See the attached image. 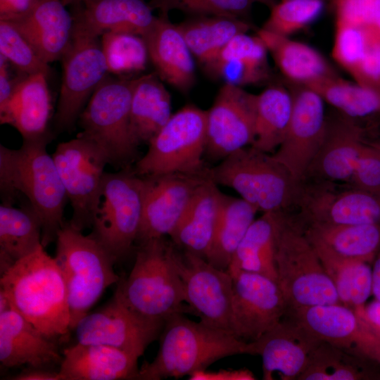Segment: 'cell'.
Instances as JSON below:
<instances>
[{"label":"cell","mask_w":380,"mask_h":380,"mask_svg":"<svg viewBox=\"0 0 380 380\" xmlns=\"http://www.w3.org/2000/svg\"><path fill=\"white\" fill-rule=\"evenodd\" d=\"M51 133L23 140L19 149L0 146V189L2 203L24 196L42 224V245L55 241L64 224L68 200L52 156L46 151Z\"/></svg>","instance_id":"6da1fadb"},{"label":"cell","mask_w":380,"mask_h":380,"mask_svg":"<svg viewBox=\"0 0 380 380\" xmlns=\"http://www.w3.org/2000/svg\"><path fill=\"white\" fill-rule=\"evenodd\" d=\"M41 245L1 274L0 291L39 331L54 341L70 331L67 289L54 258Z\"/></svg>","instance_id":"7a4b0ae2"},{"label":"cell","mask_w":380,"mask_h":380,"mask_svg":"<svg viewBox=\"0 0 380 380\" xmlns=\"http://www.w3.org/2000/svg\"><path fill=\"white\" fill-rule=\"evenodd\" d=\"M241 354H250L249 342L176 313L165 319L158 353L139 368L137 379L190 376L222 358Z\"/></svg>","instance_id":"3957f363"},{"label":"cell","mask_w":380,"mask_h":380,"mask_svg":"<svg viewBox=\"0 0 380 380\" xmlns=\"http://www.w3.org/2000/svg\"><path fill=\"white\" fill-rule=\"evenodd\" d=\"M134 266L115 296L137 314L165 322L176 313L191 312L175 267L174 243L165 237L139 243Z\"/></svg>","instance_id":"277c9868"},{"label":"cell","mask_w":380,"mask_h":380,"mask_svg":"<svg viewBox=\"0 0 380 380\" xmlns=\"http://www.w3.org/2000/svg\"><path fill=\"white\" fill-rule=\"evenodd\" d=\"M64 222L56 238L54 257L67 289L70 330L88 314L110 286L119 282L114 258L91 234Z\"/></svg>","instance_id":"5b68a950"},{"label":"cell","mask_w":380,"mask_h":380,"mask_svg":"<svg viewBox=\"0 0 380 380\" xmlns=\"http://www.w3.org/2000/svg\"><path fill=\"white\" fill-rule=\"evenodd\" d=\"M275 260L277 283L286 300L287 312L341 303L303 224L286 211L281 213Z\"/></svg>","instance_id":"8992f818"},{"label":"cell","mask_w":380,"mask_h":380,"mask_svg":"<svg viewBox=\"0 0 380 380\" xmlns=\"http://www.w3.org/2000/svg\"><path fill=\"white\" fill-rule=\"evenodd\" d=\"M209 177L217 185L233 189L262 213L296 206L300 184L272 155L253 146L210 167Z\"/></svg>","instance_id":"52a82bcc"},{"label":"cell","mask_w":380,"mask_h":380,"mask_svg":"<svg viewBox=\"0 0 380 380\" xmlns=\"http://www.w3.org/2000/svg\"><path fill=\"white\" fill-rule=\"evenodd\" d=\"M135 78L110 77L96 89L79 120L77 135L96 143L109 164L122 169L132 166L139 145L130 129V104Z\"/></svg>","instance_id":"ba28073f"},{"label":"cell","mask_w":380,"mask_h":380,"mask_svg":"<svg viewBox=\"0 0 380 380\" xmlns=\"http://www.w3.org/2000/svg\"><path fill=\"white\" fill-rule=\"evenodd\" d=\"M207 112L187 104L173 113L133 167L139 176L170 172L207 175Z\"/></svg>","instance_id":"9c48e42d"},{"label":"cell","mask_w":380,"mask_h":380,"mask_svg":"<svg viewBox=\"0 0 380 380\" xmlns=\"http://www.w3.org/2000/svg\"><path fill=\"white\" fill-rule=\"evenodd\" d=\"M142 212V180L133 167L105 172L91 234L115 262L137 242Z\"/></svg>","instance_id":"30bf717a"},{"label":"cell","mask_w":380,"mask_h":380,"mask_svg":"<svg viewBox=\"0 0 380 380\" xmlns=\"http://www.w3.org/2000/svg\"><path fill=\"white\" fill-rule=\"evenodd\" d=\"M52 156L72 208L70 223L80 231L91 227L109 164L106 154L91 140L77 135L58 144Z\"/></svg>","instance_id":"8fae6325"},{"label":"cell","mask_w":380,"mask_h":380,"mask_svg":"<svg viewBox=\"0 0 380 380\" xmlns=\"http://www.w3.org/2000/svg\"><path fill=\"white\" fill-rule=\"evenodd\" d=\"M172 257L191 313L205 324L235 336L231 274L204 258L184 251L181 253L175 245Z\"/></svg>","instance_id":"7c38bea8"},{"label":"cell","mask_w":380,"mask_h":380,"mask_svg":"<svg viewBox=\"0 0 380 380\" xmlns=\"http://www.w3.org/2000/svg\"><path fill=\"white\" fill-rule=\"evenodd\" d=\"M303 179L296 203L302 224H380V194L348 184Z\"/></svg>","instance_id":"4fadbf2b"},{"label":"cell","mask_w":380,"mask_h":380,"mask_svg":"<svg viewBox=\"0 0 380 380\" xmlns=\"http://www.w3.org/2000/svg\"><path fill=\"white\" fill-rule=\"evenodd\" d=\"M364 310H355L336 303L306 307L289 312L293 319L320 340L380 365V329L368 320Z\"/></svg>","instance_id":"5bb4252c"},{"label":"cell","mask_w":380,"mask_h":380,"mask_svg":"<svg viewBox=\"0 0 380 380\" xmlns=\"http://www.w3.org/2000/svg\"><path fill=\"white\" fill-rule=\"evenodd\" d=\"M293 107L281 145L272 156L301 182L324 138L327 115L324 101L305 85L288 82Z\"/></svg>","instance_id":"9a60e30c"},{"label":"cell","mask_w":380,"mask_h":380,"mask_svg":"<svg viewBox=\"0 0 380 380\" xmlns=\"http://www.w3.org/2000/svg\"><path fill=\"white\" fill-rule=\"evenodd\" d=\"M256 97L257 94L239 86L224 84L221 87L212 106L206 110L205 157L222 160L253 144Z\"/></svg>","instance_id":"2e32d148"},{"label":"cell","mask_w":380,"mask_h":380,"mask_svg":"<svg viewBox=\"0 0 380 380\" xmlns=\"http://www.w3.org/2000/svg\"><path fill=\"white\" fill-rule=\"evenodd\" d=\"M143 212L137 242L165 237L175 229L207 175L170 172L140 176Z\"/></svg>","instance_id":"e0dca14e"},{"label":"cell","mask_w":380,"mask_h":380,"mask_svg":"<svg viewBox=\"0 0 380 380\" xmlns=\"http://www.w3.org/2000/svg\"><path fill=\"white\" fill-rule=\"evenodd\" d=\"M164 323L137 314L114 295L102 308L82 317L74 330L78 343L109 346L139 357L160 337Z\"/></svg>","instance_id":"ac0fdd59"},{"label":"cell","mask_w":380,"mask_h":380,"mask_svg":"<svg viewBox=\"0 0 380 380\" xmlns=\"http://www.w3.org/2000/svg\"><path fill=\"white\" fill-rule=\"evenodd\" d=\"M63 77L55 123L71 129L108 70L99 38H75L62 57Z\"/></svg>","instance_id":"d6986e66"},{"label":"cell","mask_w":380,"mask_h":380,"mask_svg":"<svg viewBox=\"0 0 380 380\" xmlns=\"http://www.w3.org/2000/svg\"><path fill=\"white\" fill-rule=\"evenodd\" d=\"M230 274L235 336L254 341L283 319L286 300L278 283L267 276L243 270Z\"/></svg>","instance_id":"ffe728a7"},{"label":"cell","mask_w":380,"mask_h":380,"mask_svg":"<svg viewBox=\"0 0 380 380\" xmlns=\"http://www.w3.org/2000/svg\"><path fill=\"white\" fill-rule=\"evenodd\" d=\"M322 342L311 331L292 320H281L258 339L249 342L250 354L262 358L263 379L298 380Z\"/></svg>","instance_id":"44dd1931"},{"label":"cell","mask_w":380,"mask_h":380,"mask_svg":"<svg viewBox=\"0 0 380 380\" xmlns=\"http://www.w3.org/2000/svg\"><path fill=\"white\" fill-rule=\"evenodd\" d=\"M356 120L338 111V115L327 116L323 140L303 180L349 184L366 144Z\"/></svg>","instance_id":"7402d4cb"},{"label":"cell","mask_w":380,"mask_h":380,"mask_svg":"<svg viewBox=\"0 0 380 380\" xmlns=\"http://www.w3.org/2000/svg\"><path fill=\"white\" fill-rule=\"evenodd\" d=\"M55 342L22 316L0 291V362L8 368L24 365L45 368L61 363Z\"/></svg>","instance_id":"603a6c76"},{"label":"cell","mask_w":380,"mask_h":380,"mask_svg":"<svg viewBox=\"0 0 380 380\" xmlns=\"http://www.w3.org/2000/svg\"><path fill=\"white\" fill-rule=\"evenodd\" d=\"M74 6L72 39H95L109 32L142 37L156 18L145 0H83Z\"/></svg>","instance_id":"cb8c5ba5"},{"label":"cell","mask_w":380,"mask_h":380,"mask_svg":"<svg viewBox=\"0 0 380 380\" xmlns=\"http://www.w3.org/2000/svg\"><path fill=\"white\" fill-rule=\"evenodd\" d=\"M142 37L158 77L180 92L188 93L195 83V65L178 25L167 15L160 14Z\"/></svg>","instance_id":"d4e9b609"},{"label":"cell","mask_w":380,"mask_h":380,"mask_svg":"<svg viewBox=\"0 0 380 380\" xmlns=\"http://www.w3.org/2000/svg\"><path fill=\"white\" fill-rule=\"evenodd\" d=\"M65 6L62 0H37L26 15L6 20L49 64L61 59L72 43L74 19Z\"/></svg>","instance_id":"484cf974"},{"label":"cell","mask_w":380,"mask_h":380,"mask_svg":"<svg viewBox=\"0 0 380 380\" xmlns=\"http://www.w3.org/2000/svg\"><path fill=\"white\" fill-rule=\"evenodd\" d=\"M139 357L109 346L81 343L63 350L61 380L137 379Z\"/></svg>","instance_id":"4316f807"},{"label":"cell","mask_w":380,"mask_h":380,"mask_svg":"<svg viewBox=\"0 0 380 380\" xmlns=\"http://www.w3.org/2000/svg\"><path fill=\"white\" fill-rule=\"evenodd\" d=\"M46 77L44 73L25 76L7 104L0 108L1 124L15 128L23 140L38 139L50 133L47 127L52 106Z\"/></svg>","instance_id":"83f0119b"},{"label":"cell","mask_w":380,"mask_h":380,"mask_svg":"<svg viewBox=\"0 0 380 380\" xmlns=\"http://www.w3.org/2000/svg\"><path fill=\"white\" fill-rule=\"evenodd\" d=\"M223 193L210 179L201 184L180 221L170 234L184 251L206 259L220 211Z\"/></svg>","instance_id":"f1b7e54d"},{"label":"cell","mask_w":380,"mask_h":380,"mask_svg":"<svg viewBox=\"0 0 380 380\" xmlns=\"http://www.w3.org/2000/svg\"><path fill=\"white\" fill-rule=\"evenodd\" d=\"M302 224L317 252L343 260L371 262L380 251V224Z\"/></svg>","instance_id":"f546056e"},{"label":"cell","mask_w":380,"mask_h":380,"mask_svg":"<svg viewBox=\"0 0 380 380\" xmlns=\"http://www.w3.org/2000/svg\"><path fill=\"white\" fill-rule=\"evenodd\" d=\"M256 35L287 82L304 85L318 79L338 76L325 58L309 45L262 28L256 31Z\"/></svg>","instance_id":"4dcf8cb0"},{"label":"cell","mask_w":380,"mask_h":380,"mask_svg":"<svg viewBox=\"0 0 380 380\" xmlns=\"http://www.w3.org/2000/svg\"><path fill=\"white\" fill-rule=\"evenodd\" d=\"M172 115L170 94L158 75L151 72L135 77L130 129L137 144H148Z\"/></svg>","instance_id":"1f68e13d"},{"label":"cell","mask_w":380,"mask_h":380,"mask_svg":"<svg viewBox=\"0 0 380 380\" xmlns=\"http://www.w3.org/2000/svg\"><path fill=\"white\" fill-rule=\"evenodd\" d=\"M281 212L265 213L253 221L232 258L229 274L247 271L277 282L275 257Z\"/></svg>","instance_id":"d6a6232c"},{"label":"cell","mask_w":380,"mask_h":380,"mask_svg":"<svg viewBox=\"0 0 380 380\" xmlns=\"http://www.w3.org/2000/svg\"><path fill=\"white\" fill-rule=\"evenodd\" d=\"M42 245L41 222L27 202L20 208L0 205V270L5 272L15 262Z\"/></svg>","instance_id":"836d02e7"},{"label":"cell","mask_w":380,"mask_h":380,"mask_svg":"<svg viewBox=\"0 0 380 380\" xmlns=\"http://www.w3.org/2000/svg\"><path fill=\"white\" fill-rule=\"evenodd\" d=\"M258 212L243 198L223 194L213 242L205 260L218 269L227 270Z\"/></svg>","instance_id":"e575fe53"},{"label":"cell","mask_w":380,"mask_h":380,"mask_svg":"<svg viewBox=\"0 0 380 380\" xmlns=\"http://www.w3.org/2000/svg\"><path fill=\"white\" fill-rule=\"evenodd\" d=\"M177 25L192 55L202 66L234 36L252 29L248 20L227 16H194Z\"/></svg>","instance_id":"d590c367"},{"label":"cell","mask_w":380,"mask_h":380,"mask_svg":"<svg viewBox=\"0 0 380 380\" xmlns=\"http://www.w3.org/2000/svg\"><path fill=\"white\" fill-rule=\"evenodd\" d=\"M293 107L288 87L272 84L256 97L255 137L251 145L265 153L277 149L285 137Z\"/></svg>","instance_id":"8d00e7d4"},{"label":"cell","mask_w":380,"mask_h":380,"mask_svg":"<svg viewBox=\"0 0 380 380\" xmlns=\"http://www.w3.org/2000/svg\"><path fill=\"white\" fill-rule=\"evenodd\" d=\"M304 85L348 117L358 119L380 114V89L353 84L338 75L318 79Z\"/></svg>","instance_id":"74e56055"},{"label":"cell","mask_w":380,"mask_h":380,"mask_svg":"<svg viewBox=\"0 0 380 380\" xmlns=\"http://www.w3.org/2000/svg\"><path fill=\"white\" fill-rule=\"evenodd\" d=\"M332 281L341 304L355 310L365 308L372 294V269L369 262L343 260L316 251Z\"/></svg>","instance_id":"f35d334b"},{"label":"cell","mask_w":380,"mask_h":380,"mask_svg":"<svg viewBox=\"0 0 380 380\" xmlns=\"http://www.w3.org/2000/svg\"><path fill=\"white\" fill-rule=\"evenodd\" d=\"M327 342L322 341L312 352L309 362L298 380H361L371 375L360 360Z\"/></svg>","instance_id":"ab89813d"},{"label":"cell","mask_w":380,"mask_h":380,"mask_svg":"<svg viewBox=\"0 0 380 380\" xmlns=\"http://www.w3.org/2000/svg\"><path fill=\"white\" fill-rule=\"evenodd\" d=\"M101 37L108 72L125 75L146 69L149 58L146 45L141 36L127 32H109Z\"/></svg>","instance_id":"60d3db41"},{"label":"cell","mask_w":380,"mask_h":380,"mask_svg":"<svg viewBox=\"0 0 380 380\" xmlns=\"http://www.w3.org/2000/svg\"><path fill=\"white\" fill-rule=\"evenodd\" d=\"M323 7V0L280 1L270 8V14L261 28L289 37L317 19Z\"/></svg>","instance_id":"b9f144b4"},{"label":"cell","mask_w":380,"mask_h":380,"mask_svg":"<svg viewBox=\"0 0 380 380\" xmlns=\"http://www.w3.org/2000/svg\"><path fill=\"white\" fill-rule=\"evenodd\" d=\"M151 8L161 15L174 10L194 16H227L248 20L253 3L251 0H150Z\"/></svg>","instance_id":"7bdbcfd3"},{"label":"cell","mask_w":380,"mask_h":380,"mask_svg":"<svg viewBox=\"0 0 380 380\" xmlns=\"http://www.w3.org/2000/svg\"><path fill=\"white\" fill-rule=\"evenodd\" d=\"M0 52L21 74L48 76L50 72L49 64L40 58L14 25L3 19H0Z\"/></svg>","instance_id":"ee69618b"},{"label":"cell","mask_w":380,"mask_h":380,"mask_svg":"<svg viewBox=\"0 0 380 380\" xmlns=\"http://www.w3.org/2000/svg\"><path fill=\"white\" fill-rule=\"evenodd\" d=\"M367 49L368 39L364 26L336 20L332 56L350 75L362 61Z\"/></svg>","instance_id":"f6af8a7d"},{"label":"cell","mask_w":380,"mask_h":380,"mask_svg":"<svg viewBox=\"0 0 380 380\" xmlns=\"http://www.w3.org/2000/svg\"><path fill=\"white\" fill-rule=\"evenodd\" d=\"M348 185L380 194V150L374 144L363 146Z\"/></svg>","instance_id":"bcb514c9"},{"label":"cell","mask_w":380,"mask_h":380,"mask_svg":"<svg viewBox=\"0 0 380 380\" xmlns=\"http://www.w3.org/2000/svg\"><path fill=\"white\" fill-rule=\"evenodd\" d=\"M334 4L336 20L355 26L376 24L380 15V0H340Z\"/></svg>","instance_id":"7dc6e473"},{"label":"cell","mask_w":380,"mask_h":380,"mask_svg":"<svg viewBox=\"0 0 380 380\" xmlns=\"http://www.w3.org/2000/svg\"><path fill=\"white\" fill-rule=\"evenodd\" d=\"M350 75L358 84L380 89V31L369 34L367 51Z\"/></svg>","instance_id":"c3c4849f"},{"label":"cell","mask_w":380,"mask_h":380,"mask_svg":"<svg viewBox=\"0 0 380 380\" xmlns=\"http://www.w3.org/2000/svg\"><path fill=\"white\" fill-rule=\"evenodd\" d=\"M190 379H212V380H253L255 376L248 369L220 370L208 372L205 370L197 372L190 376Z\"/></svg>","instance_id":"681fc988"},{"label":"cell","mask_w":380,"mask_h":380,"mask_svg":"<svg viewBox=\"0 0 380 380\" xmlns=\"http://www.w3.org/2000/svg\"><path fill=\"white\" fill-rule=\"evenodd\" d=\"M37 0H0V19L13 20L26 15Z\"/></svg>","instance_id":"f907efd6"},{"label":"cell","mask_w":380,"mask_h":380,"mask_svg":"<svg viewBox=\"0 0 380 380\" xmlns=\"http://www.w3.org/2000/svg\"><path fill=\"white\" fill-rule=\"evenodd\" d=\"M0 108L4 107L10 100L18 83L23 77L12 80L9 75L6 58L0 54Z\"/></svg>","instance_id":"816d5d0a"},{"label":"cell","mask_w":380,"mask_h":380,"mask_svg":"<svg viewBox=\"0 0 380 380\" xmlns=\"http://www.w3.org/2000/svg\"><path fill=\"white\" fill-rule=\"evenodd\" d=\"M11 379L14 380H61L58 372H53L45 368L30 367Z\"/></svg>","instance_id":"f5cc1de1"},{"label":"cell","mask_w":380,"mask_h":380,"mask_svg":"<svg viewBox=\"0 0 380 380\" xmlns=\"http://www.w3.org/2000/svg\"><path fill=\"white\" fill-rule=\"evenodd\" d=\"M364 314L372 324L380 329V301L375 299L365 305Z\"/></svg>","instance_id":"db71d44e"},{"label":"cell","mask_w":380,"mask_h":380,"mask_svg":"<svg viewBox=\"0 0 380 380\" xmlns=\"http://www.w3.org/2000/svg\"><path fill=\"white\" fill-rule=\"evenodd\" d=\"M372 294L380 301V251L375 258L372 268Z\"/></svg>","instance_id":"11a10c76"},{"label":"cell","mask_w":380,"mask_h":380,"mask_svg":"<svg viewBox=\"0 0 380 380\" xmlns=\"http://www.w3.org/2000/svg\"><path fill=\"white\" fill-rule=\"evenodd\" d=\"M253 4L259 3L271 8L275 4L276 0H251Z\"/></svg>","instance_id":"9f6ffc18"},{"label":"cell","mask_w":380,"mask_h":380,"mask_svg":"<svg viewBox=\"0 0 380 380\" xmlns=\"http://www.w3.org/2000/svg\"><path fill=\"white\" fill-rule=\"evenodd\" d=\"M83 0H62L63 3L65 5V6H68V5H75V4H77L79 3H80L81 1H82Z\"/></svg>","instance_id":"6f0895ef"},{"label":"cell","mask_w":380,"mask_h":380,"mask_svg":"<svg viewBox=\"0 0 380 380\" xmlns=\"http://www.w3.org/2000/svg\"><path fill=\"white\" fill-rule=\"evenodd\" d=\"M374 145L380 150V142Z\"/></svg>","instance_id":"680465c9"},{"label":"cell","mask_w":380,"mask_h":380,"mask_svg":"<svg viewBox=\"0 0 380 380\" xmlns=\"http://www.w3.org/2000/svg\"><path fill=\"white\" fill-rule=\"evenodd\" d=\"M338 1H340V0H333V2L334 4V3H336V2Z\"/></svg>","instance_id":"91938a15"},{"label":"cell","mask_w":380,"mask_h":380,"mask_svg":"<svg viewBox=\"0 0 380 380\" xmlns=\"http://www.w3.org/2000/svg\"><path fill=\"white\" fill-rule=\"evenodd\" d=\"M280 1H285V0H280Z\"/></svg>","instance_id":"94428289"}]
</instances>
